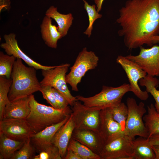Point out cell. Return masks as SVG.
<instances>
[{"mask_svg":"<svg viewBox=\"0 0 159 159\" xmlns=\"http://www.w3.org/2000/svg\"><path fill=\"white\" fill-rule=\"evenodd\" d=\"M119 12L118 34L125 46L129 50L153 46L159 35V0H128Z\"/></svg>","mask_w":159,"mask_h":159,"instance_id":"6da1fadb","label":"cell"},{"mask_svg":"<svg viewBox=\"0 0 159 159\" xmlns=\"http://www.w3.org/2000/svg\"><path fill=\"white\" fill-rule=\"evenodd\" d=\"M36 70L33 67L25 66L21 59H16L11 77L12 83L8 96L10 101L40 91L42 87L37 77Z\"/></svg>","mask_w":159,"mask_h":159,"instance_id":"7a4b0ae2","label":"cell"},{"mask_svg":"<svg viewBox=\"0 0 159 159\" xmlns=\"http://www.w3.org/2000/svg\"><path fill=\"white\" fill-rule=\"evenodd\" d=\"M29 104L30 111L26 120L35 133L61 122L72 113L69 106L64 109L59 110L40 104L32 94L30 95Z\"/></svg>","mask_w":159,"mask_h":159,"instance_id":"3957f363","label":"cell"},{"mask_svg":"<svg viewBox=\"0 0 159 159\" xmlns=\"http://www.w3.org/2000/svg\"><path fill=\"white\" fill-rule=\"evenodd\" d=\"M129 92H131L130 85L125 83L117 87L103 86L99 93L92 97L78 95L76 97L86 107L92 110H101L117 105L122 102L125 95Z\"/></svg>","mask_w":159,"mask_h":159,"instance_id":"277c9868","label":"cell"},{"mask_svg":"<svg viewBox=\"0 0 159 159\" xmlns=\"http://www.w3.org/2000/svg\"><path fill=\"white\" fill-rule=\"evenodd\" d=\"M99 61L98 57L94 52L88 51L86 47L83 49L66 76V82L71 86L72 90L78 91L77 85L82 78L88 71L97 67Z\"/></svg>","mask_w":159,"mask_h":159,"instance_id":"5b68a950","label":"cell"},{"mask_svg":"<svg viewBox=\"0 0 159 159\" xmlns=\"http://www.w3.org/2000/svg\"><path fill=\"white\" fill-rule=\"evenodd\" d=\"M126 104L128 115L124 133L125 135L135 139L136 136L148 138L149 134L143 119L146 110L142 102L138 104L132 97H128Z\"/></svg>","mask_w":159,"mask_h":159,"instance_id":"8992f818","label":"cell"},{"mask_svg":"<svg viewBox=\"0 0 159 159\" xmlns=\"http://www.w3.org/2000/svg\"><path fill=\"white\" fill-rule=\"evenodd\" d=\"M70 66L66 63L50 69L41 70L43 78L40 83L41 87L49 85L57 90L65 97L71 107L77 100L71 94L66 80V74Z\"/></svg>","mask_w":159,"mask_h":159,"instance_id":"52a82bcc","label":"cell"},{"mask_svg":"<svg viewBox=\"0 0 159 159\" xmlns=\"http://www.w3.org/2000/svg\"><path fill=\"white\" fill-rule=\"evenodd\" d=\"M71 108L75 129H89L98 132L100 110L91 109L78 100Z\"/></svg>","mask_w":159,"mask_h":159,"instance_id":"ba28073f","label":"cell"},{"mask_svg":"<svg viewBox=\"0 0 159 159\" xmlns=\"http://www.w3.org/2000/svg\"><path fill=\"white\" fill-rule=\"evenodd\" d=\"M135 139L124 134L105 145L99 154L101 159H134L132 141Z\"/></svg>","mask_w":159,"mask_h":159,"instance_id":"9c48e42d","label":"cell"},{"mask_svg":"<svg viewBox=\"0 0 159 159\" xmlns=\"http://www.w3.org/2000/svg\"><path fill=\"white\" fill-rule=\"evenodd\" d=\"M116 62L125 71L130 83L131 92L140 100H147L149 97L148 93L146 90L142 91L138 83L140 80L147 75V73L137 64L125 56L119 55L116 59Z\"/></svg>","mask_w":159,"mask_h":159,"instance_id":"30bf717a","label":"cell"},{"mask_svg":"<svg viewBox=\"0 0 159 159\" xmlns=\"http://www.w3.org/2000/svg\"><path fill=\"white\" fill-rule=\"evenodd\" d=\"M140 48L138 55L129 54L125 57L137 64L147 74L159 76V45H155L150 48Z\"/></svg>","mask_w":159,"mask_h":159,"instance_id":"8fae6325","label":"cell"},{"mask_svg":"<svg viewBox=\"0 0 159 159\" xmlns=\"http://www.w3.org/2000/svg\"><path fill=\"white\" fill-rule=\"evenodd\" d=\"M0 133L11 139L23 142L35 133L26 119L13 118L0 120Z\"/></svg>","mask_w":159,"mask_h":159,"instance_id":"7c38bea8","label":"cell"},{"mask_svg":"<svg viewBox=\"0 0 159 159\" xmlns=\"http://www.w3.org/2000/svg\"><path fill=\"white\" fill-rule=\"evenodd\" d=\"M98 134L103 144L125 134L120 125L113 118L109 108L100 110Z\"/></svg>","mask_w":159,"mask_h":159,"instance_id":"4fadbf2b","label":"cell"},{"mask_svg":"<svg viewBox=\"0 0 159 159\" xmlns=\"http://www.w3.org/2000/svg\"><path fill=\"white\" fill-rule=\"evenodd\" d=\"M14 33L5 34L4 36L5 42L2 43L0 47L4 49L6 54L13 55L16 58L21 59L30 67H34L36 70H47L55 67L56 66H46L41 64L33 60L24 53L19 47Z\"/></svg>","mask_w":159,"mask_h":159,"instance_id":"5bb4252c","label":"cell"},{"mask_svg":"<svg viewBox=\"0 0 159 159\" xmlns=\"http://www.w3.org/2000/svg\"><path fill=\"white\" fill-rule=\"evenodd\" d=\"M70 115L61 122L48 126L32 136L31 143L37 152L39 153L53 144L52 140L55 134L66 122Z\"/></svg>","mask_w":159,"mask_h":159,"instance_id":"9a60e30c","label":"cell"},{"mask_svg":"<svg viewBox=\"0 0 159 159\" xmlns=\"http://www.w3.org/2000/svg\"><path fill=\"white\" fill-rule=\"evenodd\" d=\"M30 95L10 101L5 107L3 119H26L30 111Z\"/></svg>","mask_w":159,"mask_h":159,"instance_id":"2e32d148","label":"cell"},{"mask_svg":"<svg viewBox=\"0 0 159 159\" xmlns=\"http://www.w3.org/2000/svg\"><path fill=\"white\" fill-rule=\"evenodd\" d=\"M75 125L72 114L66 122L58 130L52 140V143L59 149L62 159L66 153L68 145L72 138Z\"/></svg>","mask_w":159,"mask_h":159,"instance_id":"e0dca14e","label":"cell"},{"mask_svg":"<svg viewBox=\"0 0 159 159\" xmlns=\"http://www.w3.org/2000/svg\"><path fill=\"white\" fill-rule=\"evenodd\" d=\"M72 138L88 147L99 155L103 146L98 132L91 130L75 129Z\"/></svg>","mask_w":159,"mask_h":159,"instance_id":"ac0fdd59","label":"cell"},{"mask_svg":"<svg viewBox=\"0 0 159 159\" xmlns=\"http://www.w3.org/2000/svg\"><path fill=\"white\" fill-rule=\"evenodd\" d=\"M42 37L48 47L56 49L58 40L63 37L57 27L52 23V18L45 16L40 25Z\"/></svg>","mask_w":159,"mask_h":159,"instance_id":"d6986e66","label":"cell"},{"mask_svg":"<svg viewBox=\"0 0 159 159\" xmlns=\"http://www.w3.org/2000/svg\"><path fill=\"white\" fill-rule=\"evenodd\" d=\"M45 15L53 19L56 21L58 25V30L63 37L67 34L73 19L72 14H62L57 11V7L52 6L47 10Z\"/></svg>","mask_w":159,"mask_h":159,"instance_id":"ffe728a7","label":"cell"},{"mask_svg":"<svg viewBox=\"0 0 159 159\" xmlns=\"http://www.w3.org/2000/svg\"><path fill=\"white\" fill-rule=\"evenodd\" d=\"M134 159H155V153L148 138L139 136L132 141Z\"/></svg>","mask_w":159,"mask_h":159,"instance_id":"44dd1931","label":"cell"},{"mask_svg":"<svg viewBox=\"0 0 159 159\" xmlns=\"http://www.w3.org/2000/svg\"><path fill=\"white\" fill-rule=\"evenodd\" d=\"M24 142L11 139L0 133V159H11Z\"/></svg>","mask_w":159,"mask_h":159,"instance_id":"7402d4cb","label":"cell"},{"mask_svg":"<svg viewBox=\"0 0 159 159\" xmlns=\"http://www.w3.org/2000/svg\"><path fill=\"white\" fill-rule=\"evenodd\" d=\"M147 111L143 119L149 134L148 138L152 135L159 133V113L153 104L147 106Z\"/></svg>","mask_w":159,"mask_h":159,"instance_id":"603a6c76","label":"cell"},{"mask_svg":"<svg viewBox=\"0 0 159 159\" xmlns=\"http://www.w3.org/2000/svg\"><path fill=\"white\" fill-rule=\"evenodd\" d=\"M67 149L72 150L81 159H101L99 155L95 153L88 147L72 138L69 141Z\"/></svg>","mask_w":159,"mask_h":159,"instance_id":"cb8c5ba5","label":"cell"},{"mask_svg":"<svg viewBox=\"0 0 159 159\" xmlns=\"http://www.w3.org/2000/svg\"><path fill=\"white\" fill-rule=\"evenodd\" d=\"M140 85L145 87L146 90L150 93L155 100V107L157 111L159 113V90L156 89L159 84V80L154 77L147 74L144 78L139 80Z\"/></svg>","mask_w":159,"mask_h":159,"instance_id":"d4e9b609","label":"cell"},{"mask_svg":"<svg viewBox=\"0 0 159 159\" xmlns=\"http://www.w3.org/2000/svg\"><path fill=\"white\" fill-rule=\"evenodd\" d=\"M12 83L11 79L0 77V120L3 119L5 107L10 101L8 96Z\"/></svg>","mask_w":159,"mask_h":159,"instance_id":"484cf974","label":"cell"},{"mask_svg":"<svg viewBox=\"0 0 159 159\" xmlns=\"http://www.w3.org/2000/svg\"><path fill=\"white\" fill-rule=\"evenodd\" d=\"M16 58L13 55L0 52V76L10 78L14 62Z\"/></svg>","mask_w":159,"mask_h":159,"instance_id":"4316f807","label":"cell"},{"mask_svg":"<svg viewBox=\"0 0 159 159\" xmlns=\"http://www.w3.org/2000/svg\"><path fill=\"white\" fill-rule=\"evenodd\" d=\"M114 120L121 126L124 132L128 115V108L124 103L121 102L117 105L109 108Z\"/></svg>","mask_w":159,"mask_h":159,"instance_id":"83f0119b","label":"cell"},{"mask_svg":"<svg viewBox=\"0 0 159 159\" xmlns=\"http://www.w3.org/2000/svg\"><path fill=\"white\" fill-rule=\"evenodd\" d=\"M35 151L31 143L30 138L24 142L23 146L15 152L11 159H33Z\"/></svg>","mask_w":159,"mask_h":159,"instance_id":"f1b7e54d","label":"cell"},{"mask_svg":"<svg viewBox=\"0 0 159 159\" xmlns=\"http://www.w3.org/2000/svg\"><path fill=\"white\" fill-rule=\"evenodd\" d=\"M84 2V8L87 13L89 18V25L84 33L90 37L92 34L93 25L97 19L101 18L102 15L98 13L96 10L95 5H90L85 0H82Z\"/></svg>","mask_w":159,"mask_h":159,"instance_id":"f546056e","label":"cell"},{"mask_svg":"<svg viewBox=\"0 0 159 159\" xmlns=\"http://www.w3.org/2000/svg\"><path fill=\"white\" fill-rule=\"evenodd\" d=\"M35 155L33 159H62L58 148L53 144Z\"/></svg>","mask_w":159,"mask_h":159,"instance_id":"4dcf8cb0","label":"cell"},{"mask_svg":"<svg viewBox=\"0 0 159 159\" xmlns=\"http://www.w3.org/2000/svg\"><path fill=\"white\" fill-rule=\"evenodd\" d=\"M42 93L43 98L52 107L57 109L53 87L49 85L42 87L40 91Z\"/></svg>","mask_w":159,"mask_h":159,"instance_id":"1f68e13d","label":"cell"},{"mask_svg":"<svg viewBox=\"0 0 159 159\" xmlns=\"http://www.w3.org/2000/svg\"><path fill=\"white\" fill-rule=\"evenodd\" d=\"M53 89L58 109L63 110L69 106V103L65 97L56 89L53 87Z\"/></svg>","mask_w":159,"mask_h":159,"instance_id":"d6a6232c","label":"cell"},{"mask_svg":"<svg viewBox=\"0 0 159 159\" xmlns=\"http://www.w3.org/2000/svg\"><path fill=\"white\" fill-rule=\"evenodd\" d=\"M0 12L3 10H9L10 8V0H0Z\"/></svg>","mask_w":159,"mask_h":159,"instance_id":"836d02e7","label":"cell"},{"mask_svg":"<svg viewBox=\"0 0 159 159\" xmlns=\"http://www.w3.org/2000/svg\"><path fill=\"white\" fill-rule=\"evenodd\" d=\"M64 159H81V158L72 150L67 149Z\"/></svg>","mask_w":159,"mask_h":159,"instance_id":"e575fe53","label":"cell"},{"mask_svg":"<svg viewBox=\"0 0 159 159\" xmlns=\"http://www.w3.org/2000/svg\"><path fill=\"white\" fill-rule=\"evenodd\" d=\"M148 138L151 145H159V133L152 135Z\"/></svg>","mask_w":159,"mask_h":159,"instance_id":"d590c367","label":"cell"},{"mask_svg":"<svg viewBox=\"0 0 159 159\" xmlns=\"http://www.w3.org/2000/svg\"><path fill=\"white\" fill-rule=\"evenodd\" d=\"M151 147L155 154V159H159V145H152Z\"/></svg>","mask_w":159,"mask_h":159,"instance_id":"8d00e7d4","label":"cell"},{"mask_svg":"<svg viewBox=\"0 0 159 159\" xmlns=\"http://www.w3.org/2000/svg\"><path fill=\"white\" fill-rule=\"evenodd\" d=\"M95 3L96 5L97 10L99 13L101 11L102 5L104 0H94Z\"/></svg>","mask_w":159,"mask_h":159,"instance_id":"74e56055","label":"cell"},{"mask_svg":"<svg viewBox=\"0 0 159 159\" xmlns=\"http://www.w3.org/2000/svg\"><path fill=\"white\" fill-rule=\"evenodd\" d=\"M153 45L159 43V35L154 37L153 40Z\"/></svg>","mask_w":159,"mask_h":159,"instance_id":"f35d334b","label":"cell"}]
</instances>
